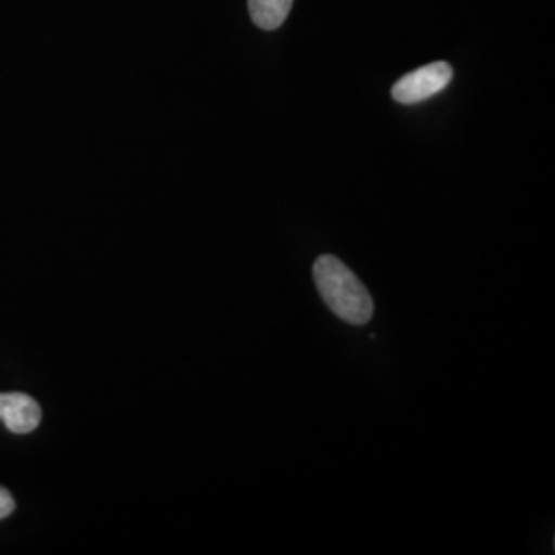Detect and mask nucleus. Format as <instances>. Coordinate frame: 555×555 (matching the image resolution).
Wrapping results in <instances>:
<instances>
[{"label": "nucleus", "instance_id": "1", "mask_svg": "<svg viewBox=\"0 0 555 555\" xmlns=\"http://www.w3.org/2000/svg\"><path fill=\"white\" fill-rule=\"evenodd\" d=\"M313 280L319 295L336 318L350 325H366L371 321L375 313L373 297L344 261L321 256L313 266Z\"/></svg>", "mask_w": 555, "mask_h": 555}, {"label": "nucleus", "instance_id": "2", "mask_svg": "<svg viewBox=\"0 0 555 555\" xmlns=\"http://www.w3.org/2000/svg\"><path fill=\"white\" fill-rule=\"evenodd\" d=\"M451 79L453 68L449 62H433L397 80L391 95L401 105H416L444 91Z\"/></svg>", "mask_w": 555, "mask_h": 555}, {"label": "nucleus", "instance_id": "3", "mask_svg": "<svg viewBox=\"0 0 555 555\" xmlns=\"http://www.w3.org/2000/svg\"><path fill=\"white\" fill-rule=\"evenodd\" d=\"M0 420L11 433L29 435L40 426V403L25 393H0Z\"/></svg>", "mask_w": 555, "mask_h": 555}, {"label": "nucleus", "instance_id": "4", "mask_svg": "<svg viewBox=\"0 0 555 555\" xmlns=\"http://www.w3.org/2000/svg\"><path fill=\"white\" fill-rule=\"evenodd\" d=\"M295 0H247L249 15L259 29L274 31L278 29L293 9Z\"/></svg>", "mask_w": 555, "mask_h": 555}, {"label": "nucleus", "instance_id": "5", "mask_svg": "<svg viewBox=\"0 0 555 555\" xmlns=\"http://www.w3.org/2000/svg\"><path fill=\"white\" fill-rule=\"evenodd\" d=\"M13 511H15V498L11 496L9 490L0 488V518L13 515Z\"/></svg>", "mask_w": 555, "mask_h": 555}]
</instances>
